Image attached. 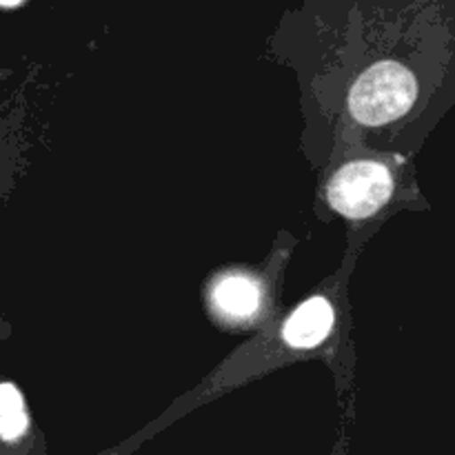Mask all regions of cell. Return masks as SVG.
<instances>
[{"mask_svg": "<svg viewBox=\"0 0 455 455\" xmlns=\"http://www.w3.org/2000/svg\"><path fill=\"white\" fill-rule=\"evenodd\" d=\"M394 180L385 164L358 160L333 176L329 203L347 218H367L389 200Z\"/></svg>", "mask_w": 455, "mask_h": 455, "instance_id": "cell-2", "label": "cell"}, {"mask_svg": "<svg viewBox=\"0 0 455 455\" xmlns=\"http://www.w3.org/2000/svg\"><path fill=\"white\" fill-rule=\"evenodd\" d=\"M0 4L3 7H16V4H20V0H0Z\"/></svg>", "mask_w": 455, "mask_h": 455, "instance_id": "cell-6", "label": "cell"}, {"mask_svg": "<svg viewBox=\"0 0 455 455\" xmlns=\"http://www.w3.org/2000/svg\"><path fill=\"white\" fill-rule=\"evenodd\" d=\"M27 413L22 395L13 385H0V438L16 440L25 434Z\"/></svg>", "mask_w": 455, "mask_h": 455, "instance_id": "cell-5", "label": "cell"}, {"mask_svg": "<svg viewBox=\"0 0 455 455\" xmlns=\"http://www.w3.org/2000/svg\"><path fill=\"white\" fill-rule=\"evenodd\" d=\"M213 302L229 318L247 320L258 311L260 291L247 275H227L213 289Z\"/></svg>", "mask_w": 455, "mask_h": 455, "instance_id": "cell-4", "label": "cell"}, {"mask_svg": "<svg viewBox=\"0 0 455 455\" xmlns=\"http://www.w3.org/2000/svg\"><path fill=\"white\" fill-rule=\"evenodd\" d=\"M333 324V309L324 298H311L296 314L289 318L284 327V340L291 347H314L327 338Z\"/></svg>", "mask_w": 455, "mask_h": 455, "instance_id": "cell-3", "label": "cell"}, {"mask_svg": "<svg viewBox=\"0 0 455 455\" xmlns=\"http://www.w3.org/2000/svg\"><path fill=\"white\" fill-rule=\"evenodd\" d=\"M416 78L398 62H380L355 80L349 109L363 124H385L407 114L416 100Z\"/></svg>", "mask_w": 455, "mask_h": 455, "instance_id": "cell-1", "label": "cell"}]
</instances>
